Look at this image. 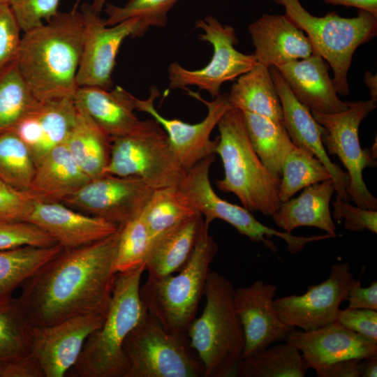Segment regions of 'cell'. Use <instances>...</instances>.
<instances>
[{
  "instance_id": "cell-1",
  "label": "cell",
  "mask_w": 377,
  "mask_h": 377,
  "mask_svg": "<svg viewBox=\"0 0 377 377\" xmlns=\"http://www.w3.org/2000/svg\"><path fill=\"white\" fill-rule=\"evenodd\" d=\"M119 230L89 244L64 249L24 282L19 299L31 325L84 314L105 316L114 284Z\"/></svg>"
},
{
  "instance_id": "cell-2",
  "label": "cell",
  "mask_w": 377,
  "mask_h": 377,
  "mask_svg": "<svg viewBox=\"0 0 377 377\" xmlns=\"http://www.w3.org/2000/svg\"><path fill=\"white\" fill-rule=\"evenodd\" d=\"M83 36L82 14L76 8L24 32L15 66L37 100L73 98Z\"/></svg>"
},
{
  "instance_id": "cell-3",
  "label": "cell",
  "mask_w": 377,
  "mask_h": 377,
  "mask_svg": "<svg viewBox=\"0 0 377 377\" xmlns=\"http://www.w3.org/2000/svg\"><path fill=\"white\" fill-rule=\"evenodd\" d=\"M145 263L115 274L114 288L101 326L87 339L74 366V377H126L129 363L124 350L128 334L146 315L140 295Z\"/></svg>"
},
{
  "instance_id": "cell-4",
  "label": "cell",
  "mask_w": 377,
  "mask_h": 377,
  "mask_svg": "<svg viewBox=\"0 0 377 377\" xmlns=\"http://www.w3.org/2000/svg\"><path fill=\"white\" fill-rule=\"evenodd\" d=\"M235 288L216 272L207 277L202 314L190 325L187 337L205 371V377H235L242 359L244 337L236 311Z\"/></svg>"
},
{
  "instance_id": "cell-5",
  "label": "cell",
  "mask_w": 377,
  "mask_h": 377,
  "mask_svg": "<svg viewBox=\"0 0 377 377\" xmlns=\"http://www.w3.org/2000/svg\"><path fill=\"white\" fill-rule=\"evenodd\" d=\"M220 133L216 154L221 157L224 177L216 181L219 190L234 193L243 207L272 216L281 200V179L265 167L249 138L243 112L230 107L218 124Z\"/></svg>"
},
{
  "instance_id": "cell-6",
  "label": "cell",
  "mask_w": 377,
  "mask_h": 377,
  "mask_svg": "<svg viewBox=\"0 0 377 377\" xmlns=\"http://www.w3.org/2000/svg\"><path fill=\"white\" fill-rule=\"evenodd\" d=\"M209 228L204 223L195 247L179 274L161 277L148 275L140 285V299L147 312L170 332L186 335L196 318L209 266L218 253Z\"/></svg>"
},
{
  "instance_id": "cell-7",
  "label": "cell",
  "mask_w": 377,
  "mask_h": 377,
  "mask_svg": "<svg viewBox=\"0 0 377 377\" xmlns=\"http://www.w3.org/2000/svg\"><path fill=\"white\" fill-rule=\"evenodd\" d=\"M285 8V15L307 34L313 52L331 66L337 94H349L348 73L357 47L377 34V17L359 10L354 17H343L332 11L323 17L308 12L300 0H275Z\"/></svg>"
},
{
  "instance_id": "cell-8",
  "label": "cell",
  "mask_w": 377,
  "mask_h": 377,
  "mask_svg": "<svg viewBox=\"0 0 377 377\" xmlns=\"http://www.w3.org/2000/svg\"><path fill=\"white\" fill-rule=\"evenodd\" d=\"M126 377H205L204 367L186 335L170 332L147 312L128 334Z\"/></svg>"
},
{
  "instance_id": "cell-9",
  "label": "cell",
  "mask_w": 377,
  "mask_h": 377,
  "mask_svg": "<svg viewBox=\"0 0 377 377\" xmlns=\"http://www.w3.org/2000/svg\"><path fill=\"white\" fill-rule=\"evenodd\" d=\"M185 171L165 131L151 119H146L137 133L111 138L110 158L103 175L139 178L155 190L177 186Z\"/></svg>"
},
{
  "instance_id": "cell-10",
  "label": "cell",
  "mask_w": 377,
  "mask_h": 377,
  "mask_svg": "<svg viewBox=\"0 0 377 377\" xmlns=\"http://www.w3.org/2000/svg\"><path fill=\"white\" fill-rule=\"evenodd\" d=\"M344 111L324 114L311 111L316 121L325 128L322 142L331 155L339 157L347 169L350 184L347 193L360 207L377 210V199L367 188L362 172L367 167H376L377 162L376 138L369 149H363L359 139L361 122L376 108L377 101L372 99L348 101Z\"/></svg>"
},
{
  "instance_id": "cell-11",
  "label": "cell",
  "mask_w": 377,
  "mask_h": 377,
  "mask_svg": "<svg viewBox=\"0 0 377 377\" xmlns=\"http://www.w3.org/2000/svg\"><path fill=\"white\" fill-rule=\"evenodd\" d=\"M195 27L203 31L199 39L212 45V59L198 70L186 69L177 62L170 64L168 69L169 87L184 89L195 86L215 98L221 94L223 83L238 78L258 62L253 54H246L236 50L238 39L232 27L223 25L209 15L196 21Z\"/></svg>"
},
{
  "instance_id": "cell-12",
  "label": "cell",
  "mask_w": 377,
  "mask_h": 377,
  "mask_svg": "<svg viewBox=\"0 0 377 377\" xmlns=\"http://www.w3.org/2000/svg\"><path fill=\"white\" fill-rule=\"evenodd\" d=\"M84 36L80 64L76 75L78 87H98L107 90L112 86V74L116 58L124 40L142 36L140 21L130 18L114 25L106 24L105 19L91 4L81 6Z\"/></svg>"
},
{
  "instance_id": "cell-13",
  "label": "cell",
  "mask_w": 377,
  "mask_h": 377,
  "mask_svg": "<svg viewBox=\"0 0 377 377\" xmlns=\"http://www.w3.org/2000/svg\"><path fill=\"white\" fill-rule=\"evenodd\" d=\"M159 94L158 88L152 86L147 98H135V108L138 111L151 115L161 126L183 168L187 170L205 157L215 154L219 138L212 140L210 136L222 116L231 107L228 94H221L212 101H207L198 93L189 91L191 96L200 101L207 108L205 118L194 124L162 116L154 106L155 100Z\"/></svg>"
},
{
  "instance_id": "cell-14",
  "label": "cell",
  "mask_w": 377,
  "mask_h": 377,
  "mask_svg": "<svg viewBox=\"0 0 377 377\" xmlns=\"http://www.w3.org/2000/svg\"><path fill=\"white\" fill-rule=\"evenodd\" d=\"M353 279L348 263H336L327 279L309 286L304 294L274 299V309L287 325L304 331L317 330L336 321Z\"/></svg>"
},
{
  "instance_id": "cell-15",
  "label": "cell",
  "mask_w": 377,
  "mask_h": 377,
  "mask_svg": "<svg viewBox=\"0 0 377 377\" xmlns=\"http://www.w3.org/2000/svg\"><path fill=\"white\" fill-rule=\"evenodd\" d=\"M214 160L215 154L208 156L186 170L177 186L179 192L194 211L205 216L206 226L209 227L214 219H221L251 241L267 244L268 238L275 234L274 229L260 223L244 207L221 198L214 191L209 175Z\"/></svg>"
},
{
  "instance_id": "cell-16",
  "label": "cell",
  "mask_w": 377,
  "mask_h": 377,
  "mask_svg": "<svg viewBox=\"0 0 377 377\" xmlns=\"http://www.w3.org/2000/svg\"><path fill=\"white\" fill-rule=\"evenodd\" d=\"M154 191L139 178L105 175L62 202L123 226L140 215Z\"/></svg>"
},
{
  "instance_id": "cell-17",
  "label": "cell",
  "mask_w": 377,
  "mask_h": 377,
  "mask_svg": "<svg viewBox=\"0 0 377 377\" xmlns=\"http://www.w3.org/2000/svg\"><path fill=\"white\" fill-rule=\"evenodd\" d=\"M104 318L84 314L50 325H31L30 354L43 377L66 376L76 363L87 339L101 326Z\"/></svg>"
},
{
  "instance_id": "cell-18",
  "label": "cell",
  "mask_w": 377,
  "mask_h": 377,
  "mask_svg": "<svg viewBox=\"0 0 377 377\" xmlns=\"http://www.w3.org/2000/svg\"><path fill=\"white\" fill-rule=\"evenodd\" d=\"M276 290L275 285L262 280L235 289V309L244 337L242 358L285 340L288 333L294 329L281 321L274 309Z\"/></svg>"
},
{
  "instance_id": "cell-19",
  "label": "cell",
  "mask_w": 377,
  "mask_h": 377,
  "mask_svg": "<svg viewBox=\"0 0 377 377\" xmlns=\"http://www.w3.org/2000/svg\"><path fill=\"white\" fill-rule=\"evenodd\" d=\"M285 341L299 349L308 367L315 371L341 360L377 355V341L337 321L311 331L294 328Z\"/></svg>"
},
{
  "instance_id": "cell-20",
  "label": "cell",
  "mask_w": 377,
  "mask_h": 377,
  "mask_svg": "<svg viewBox=\"0 0 377 377\" xmlns=\"http://www.w3.org/2000/svg\"><path fill=\"white\" fill-rule=\"evenodd\" d=\"M269 71L282 107L283 124L292 142L310 151L327 169L334 184L335 201L350 202L347 193L349 175L328 156L321 138L325 128L316 121L311 110L296 99L278 69L271 66Z\"/></svg>"
},
{
  "instance_id": "cell-21",
  "label": "cell",
  "mask_w": 377,
  "mask_h": 377,
  "mask_svg": "<svg viewBox=\"0 0 377 377\" xmlns=\"http://www.w3.org/2000/svg\"><path fill=\"white\" fill-rule=\"evenodd\" d=\"M27 221L44 230L66 249L103 239L119 228L105 219L77 212L59 202L36 200Z\"/></svg>"
},
{
  "instance_id": "cell-22",
  "label": "cell",
  "mask_w": 377,
  "mask_h": 377,
  "mask_svg": "<svg viewBox=\"0 0 377 377\" xmlns=\"http://www.w3.org/2000/svg\"><path fill=\"white\" fill-rule=\"evenodd\" d=\"M73 98L39 101L14 132L29 148L36 165L53 148L65 143L76 121Z\"/></svg>"
},
{
  "instance_id": "cell-23",
  "label": "cell",
  "mask_w": 377,
  "mask_h": 377,
  "mask_svg": "<svg viewBox=\"0 0 377 377\" xmlns=\"http://www.w3.org/2000/svg\"><path fill=\"white\" fill-rule=\"evenodd\" d=\"M258 63L279 67L313 52L310 40L286 15L264 14L248 27Z\"/></svg>"
},
{
  "instance_id": "cell-24",
  "label": "cell",
  "mask_w": 377,
  "mask_h": 377,
  "mask_svg": "<svg viewBox=\"0 0 377 377\" xmlns=\"http://www.w3.org/2000/svg\"><path fill=\"white\" fill-rule=\"evenodd\" d=\"M276 68L296 99L310 110L333 114L348 108V103L337 96L328 64L316 52Z\"/></svg>"
},
{
  "instance_id": "cell-25",
  "label": "cell",
  "mask_w": 377,
  "mask_h": 377,
  "mask_svg": "<svg viewBox=\"0 0 377 377\" xmlns=\"http://www.w3.org/2000/svg\"><path fill=\"white\" fill-rule=\"evenodd\" d=\"M135 98L120 86L109 90L78 87L73 101L77 108L114 138L137 133L144 127L146 120H140L134 112Z\"/></svg>"
},
{
  "instance_id": "cell-26",
  "label": "cell",
  "mask_w": 377,
  "mask_h": 377,
  "mask_svg": "<svg viewBox=\"0 0 377 377\" xmlns=\"http://www.w3.org/2000/svg\"><path fill=\"white\" fill-rule=\"evenodd\" d=\"M89 180L64 143L36 165L28 191L36 200L60 202Z\"/></svg>"
},
{
  "instance_id": "cell-27",
  "label": "cell",
  "mask_w": 377,
  "mask_h": 377,
  "mask_svg": "<svg viewBox=\"0 0 377 377\" xmlns=\"http://www.w3.org/2000/svg\"><path fill=\"white\" fill-rule=\"evenodd\" d=\"M334 191L332 179L305 187L297 198L281 202L272 219L277 226L288 233L301 226H310L337 235L330 209Z\"/></svg>"
},
{
  "instance_id": "cell-28",
  "label": "cell",
  "mask_w": 377,
  "mask_h": 377,
  "mask_svg": "<svg viewBox=\"0 0 377 377\" xmlns=\"http://www.w3.org/2000/svg\"><path fill=\"white\" fill-rule=\"evenodd\" d=\"M204 226L200 213L187 218L152 242L145 270L161 277L179 271L188 260Z\"/></svg>"
},
{
  "instance_id": "cell-29",
  "label": "cell",
  "mask_w": 377,
  "mask_h": 377,
  "mask_svg": "<svg viewBox=\"0 0 377 377\" xmlns=\"http://www.w3.org/2000/svg\"><path fill=\"white\" fill-rule=\"evenodd\" d=\"M227 94L231 107L283 124L282 107L269 67L258 63L240 75Z\"/></svg>"
},
{
  "instance_id": "cell-30",
  "label": "cell",
  "mask_w": 377,
  "mask_h": 377,
  "mask_svg": "<svg viewBox=\"0 0 377 377\" xmlns=\"http://www.w3.org/2000/svg\"><path fill=\"white\" fill-rule=\"evenodd\" d=\"M75 124L65 144L90 179L104 175L111 152V137L82 109L77 108Z\"/></svg>"
},
{
  "instance_id": "cell-31",
  "label": "cell",
  "mask_w": 377,
  "mask_h": 377,
  "mask_svg": "<svg viewBox=\"0 0 377 377\" xmlns=\"http://www.w3.org/2000/svg\"><path fill=\"white\" fill-rule=\"evenodd\" d=\"M242 112L255 151L269 172L281 179L286 156L294 147L283 124L254 113Z\"/></svg>"
},
{
  "instance_id": "cell-32",
  "label": "cell",
  "mask_w": 377,
  "mask_h": 377,
  "mask_svg": "<svg viewBox=\"0 0 377 377\" xmlns=\"http://www.w3.org/2000/svg\"><path fill=\"white\" fill-rule=\"evenodd\" d=\"M309 369L299 349L286 342L272 344L252 356L242 358L236 376L304 377Z\"/></svg>"
},
{
  "instance_id": "cell-33",
  "label": "cell",
  "mask_w": 377,
  "mask_h": 377,
  "mask_svg": "<svg viewBox=\"0 0 377 377\" xmlns=\"http://www.w3.org/2000/svg\"><path fill=\"white\" fill-rule=\"evenodd\" d=\"M31 327L19 297L0 294V361L18 360L30 355Z\"/></svg>"
},
{
  "instance_id": "cell-34",
  "label": "cell",
  "mask_w": 377,
  "mask_h": 377,
  "mask_svg": "<svg viewBox=\"0 0 377 377\" xmlns=\"http://www.w3.org/2000/svg\"><path fill=\"white\" fill-rule=\"evenodd\" d=\"M63 249L57 244L47 247L24 246L0 250V294H13L29 276Z\"/></svg>"
},
{
  "instance_id": "cell-35",
  "label": "cell",
  "mask_w": 377,
  "mask_h": 377,
  "mask_svg": "<svg viewBox=\"0 0 377 377\" xmlns=\"http://www.w3.org/2000/svg\"><path fill=\"white\" fill-rule=\"evenodd\" d=\"M196 213L177 186H170L155 189L140 215L153 242Z\"/></svg>"
},
{
  "instance_id": "cell-36",
  "label": "cell",
  "mask_w": 377,
  "mask_h": 377,
  "mask_svg": "<svg viewBox=\"0 0 377 377\" xmlns=\"http://www.w3.org/2000/svg\"><path fill=\"white\" fill-rule=\"evenodd\" d=\"M329 179V171L318 158L306 148L294 145L283 164L279 199L285 202L300 190Z\"/></svg>"
},
{
  "instance_id": "cell-37",
  "label": "cell",
  "mask_w": 377,
  "mask_h": 377,
  "mask_svg": "<svg viewBox=\"0 0 377 377\" xmlns=\"http://www.w3.org/2000/svg\"><path fill=\"white\" fill-rule=\"evenodd\" d=\"M38 102L15 64L1 73L0 133L14 131Z\"/></svg>"
},
{
  "instance_id": "cell-38",
  "label": "cell",
  "mask_w": 377,
  "mask_h": 377,
  "mask_svg": "<svg viewBox=\"0 0 377 377\" xmlns=\"http://www.w3.org/2000/svg\"><path fill=\"white\" fill-rule=\"evenodd\" d=\"M36 165L27 146L14 131L0 133V179L28 191Z\"/></svg>"
},
{
  "instance_id": "cell-39",
  "label": "cell",
  "mask_w": 377,
  "mask_h": 377,
  "mask_svg": "<svg viewBox=\"0 0 377 377\" xmlns=\"http://www.w3.org/2000/svg\"><path fill=\"white\" fill-rule=\"evenodd\" d=\"M179 0H128L124 6L107 3L105 12L107 14L106 24L114 25L130 18H138L140 21L141 33H145L152 27H165L168 22V13ZM106 0H95L91 4L101 12Z\"/></svg>"
},
{
  "instance_id": "cell-40",
  "label": "cell",
  "mask_w": 377,
  "mask_h": 377,
  "mask_svg": "<svg viewBox=\"0 0 377 377\" xmlns=\"http://www.w3.org/2000/svg\"><path fill=\"white\" fill-rule=\"evenodd\" d=\"M151 243L140 214L123 226H119L113 264L115 274L145 263Z\"/></svg>"
},
{
  "instance_id": "cell-41",
  "label": "cell",
  "mask_w": 377,
  "mask_h": 377,
  "mask_svg": "<svg viewBox=\"0 0 377 377\" xmlns=\"http://www.w3.org/2000/svg\"><path fill=\"white\" fill-rule=\"evenodd\" d=\"M57 244L50 235L31 222L0 221V250L24 246L47 247Z\"/></svg>"
},
{
  "instance_id": "cell-42",
  "label": "cell",
  "mask_w": 377,
  "mask_h": 377,
  "mask_svg": "<svg viewBox=\"0 0 377 377\" xmlns=\"http://www.w3.org/2000/svg\"><path fill=\"white\" fill-rule=\"evenodd\" d=\"M21 31L10 4H0V74L15 64Z\"/></svg>"
},
{
  "instance_id": "cell-43",
  "label": "cell",
  "mask_w": 377,
  "mask_h": 377,
  "mask_svg": "<svg viewBox=\"0 0 377 377\" xmlns=\"http://www.w3.org/2000/svg\"><path fill=\"white\" fill-rule=\"evenodd\" d=\"M60 0H11L10 6L22 31L50 21L58 13Z\"/></svg>"
},
{
  "instance_id": "cell-44",
  "label": "cell",
  "mask_w": 377,
  "mask_h": 377,
  "mask_svg": "<svg viewBox=\"0 0 377 377\" xmlns=\"http://www.w3.org/2000/svg\"><path fill=\"white\" fill-rule=\"evenodd\" d=\"M36 201L28 191L16 188L0 179V221H27Z\"/></svg>"
},
{
  "instance_id": "cell-45",
  "label": "cell",
  "mask_w": 377,
  "mask_h": 377,
  "mask_svg": "<svg viewBox=\"0 0 377 377\" xmlns=\"http://www.w3.org/2000/svg\"><path fill=\"white\" fill-rule=\"evenodd\" d=\"M335 220H344V228L352 232L369 230L377 233V210L364 209L343 200L333 202Z\"/></svg>"
},
{
  "instance_id": "cell-46",
  "label": "cell",
  "mask_w": 377,
  "mask_h": 377,
  "mask_svg": "<svg viewBox=\"0 0 377 377\" xmlns=\"http://www.w3.org/2000/svg\"><path fill=\"white\" fill-rule=\"evenodd\" d=\"M336 321L351 331L377 341V310L340 309Z\"/></svg>"
},
{
  "instance_id": "cell-47",
  "label": "cell",
  "mask_w": 377,
  "mask_h": 377,
  "mask_svg": "<svg viewBox=\"0 0 377 377\" xmlns=\"http://www.w3.org/2000/svg\"><path fill=\"white\" fill-rule=\"evenodd\" d=\"M348 309L377 310V281H374L368 287H362L360 276L351 281L347 294Z\"/></svg>"
},
{
  "instance_id": "cell-48",
  "label": "cell",
  "mask_w": 377,
  "mask_h": 377,
  "mask_svg": "<svg viewBox=\"0 0 377 377\" xmlns=\"http://www.w3.org/2000/svg\"><path fill=\"white\" fill-rule=\"evenodd\" d=\"M0 377H43V375L30 354L18 360L0 361Z\"/></svg>"
},
{
  "instance_id": "cell-49",
  "label": "cell",
  "mask_w": 377,
  "mask_h": 377,
  "mask_svg": "<svg viewBox=\"0 0 377 377\" xmlns=\"http://www.w3.org/2000/svg\"><path fill=\"white\" fill-rule=\"evenodd\" d=\"M362 359H347L316 371L317 377H360Z\"/></svg>"
},
{
  "instance_id": "cell-50",
  "label": "cell",
  "mask_w": 377,
  "mask_h": 377,
  "mask_svg": "<svg viewBox=\"0 0 377 377\" xmlns=\"http://www.w3.org/2000/svg\"><path fill=\"white\" fill-rule=\"evenodd\" d=\"M332 5H341L357 8L377 17V0H323Z\"/></svg>"
},
{
  "instance_id": "cell-51",
  "label": "cell",
  "mask_w": 377,
  "mask_h": 377,
  "mask_svg": "<svg viewBox=\"0 0 377 377\" xmlns=\"http://www.w3.org/2000/svg\"><path fill=\"white\" fill-rule=\"evenodd\" d=\"M377 376V355L362 359L360 377Z\"/></svg>"
},
{
  "instance_id": "cell-52",
  "label": "cell",
  "mask_w": 377,
  "mask_h": 377,
  "mask_svg": "<svg viewBox=\"0 0 377 377\" xmlns=\"http://www.w3.org/2000/svg\"><path fill=\"white\" fill-rule=\"evenodd\" d=\"M363 81L369 90L371 99L377 101V75L370 71H367Z\"/></svg>"
},
{
  "instance_id": "cell-53",
  "label": "cell",
  "mask_w": 377,
  "mask_h": 377,
  "mask_svg": "<svg viewBox=\"0 0 377 377\" xmlns=\"http://www.w3.org/2000/svg\"><path fill=\"white\" fill-rule=\"evenodd\" d=\"M11 0H0V4L1 3H10Z\"/></svg>"
},
{
  "instance_id": "cell-54",
  "label": "cell",
  "mask_w": 377,
  "mask_h": 377,
  "mask_svg": "<svg viewBox=\"0 0 377 377\" xmlns=\"http://www.w3.org/2000/svg\"><path fill=\"white\" fill-rule=\"evenodd\" d=\"M272 1H275V0H272Z\"/></svg>"
}]
</instances>
